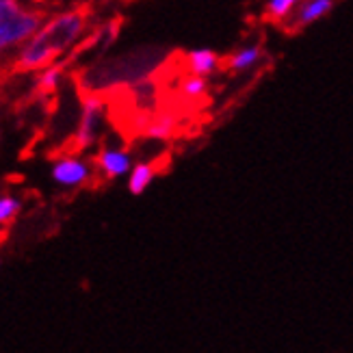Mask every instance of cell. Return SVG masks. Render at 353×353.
<instances>
[{
  "mask_svg": "<svg viewBox=\"0 0 353 353\" xmlns=\"http://www.w3.org/2000/svg\"><path fill=\"white\" fill-rule=\"evenodd\" d=\"M87 30V11L74 7L50 15L37 28L33 37H28L13 59V70L18 72H39L68 54L79 43Z\"/></svg>",
  "mask_w": 353,
  "mask_h": 353,
  "instance_id": "obj_1",
  "label": "cell"
},
{
  "mask_svg": "<svg viewBox=\"0 0 353 353\" xmlns=\"http://www.w3.org/2000/svg\"><path fill=\"white\" fill-rule=\"evenodd\" d=\"M163 54H128L115 61H104V63L91 68L87 74H83V91L91 94H102L109 87L115 85H134L139 81H145V76L157 70Z\"/></svg>",
  "mask_w": 353,
  "mask_h": 353,
  "instance_id": "obj_2",
  "label": "cell"
},
{
  "mask_svg": "<svg viewBox=\"0 0 353 353\" xmlns=\"http://www.w3.org/2000/svg\"><path fill=\"white\" fill-rule=\"evenodd\" d=\"M46 15L41 9L24 7L22 0H0V54H7L37 33Z\"/></svg>",
  "mask_w": 353,
  "mask_h": 353,
  "instance_id": "obj_3",
  "label": "cell"
},
{
  "mask_svg": "<svg viewBox=\"0 0 353 353\" xmlns=\"http://www.w3.org/2000/svg\"><path fill=\"white\" fill-rule=\"evenodd\" d=\"M104 115H106L104 98L100 94H91V91H87L81 102L79 126H76V132H74L76 150H87L98 141V137L102 132V124H104Z\"/></svg>",
  "mask_w": 353,
  "mask_h": 353,
  "instance_id": "obj_4",
  "label": "cell"
},
{
  "mask_svg": "<svg viewBox=\"0 0 353 353\" xmlns=\"http://www.w3.org/2000/svg\"><path fill=\"white\" fill-rule=\"evenodd\" d=\"M52 180L63 189H79L94 176V165L81 157H61L52 163Z\"/></svg>",
  "mask_w": 353,
  "mask_h": 353,
  "instance_id": "obj_5",
  "label": "cell"
},
{
  "mask_svg": "<svg viewBox=\"0 0 353 353\" xmlns=\"http://www.w3.org/2000/svg\"><path fill=\"white\" fill-rule=\"evenodd\" d=\"M96 170L109 180L128 176L132 170V157L128 150L121 148H102L94 159Z\"/></svg>",
  "mask_w": 353,
  "mask_h": 353,
  "instance_id": "obj_6",
  "label": "cell"
},
{
  "mask_svg": "<svg viewBox=\"0 0 353 353\" xmlns=\"http://www.w3.org/2000/svg\"><path fill=\"white\" fill-rule=\"evenodd\" d=\"M332 9H334V0H303L293 11V15H290V22H293V28H305L319 20H323Z\"/></svg>",
  "mask_w": 353,
  "mask_h": 353,
  "instance_id": "obj_7",
  "label": "cell"
},
{
  "mask_svg": "<svg viewBox=\"0 0 353 353\" xmlns=\"http://www.w3.org/2000/svg\"><path fill=\"white\" fill-rule=\"evenodd\" d=\"M184 65H187V72L208 79L219 68V54L210 48H195L184 54Z\"/></svg>",
  "mask_w": 353,
  "mask_h": 353,
  "instance_id": "obj_8",
  "label": "cell"
},
{
  "mask_svg": "<svg viewBox=\"0 0 353 353\" xmlns=\"http://www.w3.org/2000/svg\"><path fill=\"white\" fill-rule=\"evenodd\" d=\"M263 57H265L263 46H260V43H248V46H243V48H239L232 57H230L225 61V65H228V70H232V72H248V70H254L260 61H263Z\"/></svg>",
  "mask_w": 353,
  "mask_h": 353,
  "instance_id": "obj_9",
  "label": "cell"
},
{
  "mask_svg": "<svg viewBox=\"0 0 353 353\" xmlns=\"http://www.w3.org/2000/svg\"><path fill=\"white\" fill-rule=\"evenodd\" d=\"M65 61H57V63L48 65V68H43L39 70L37 74V81H35V87L39 94L43 96H48V94H54V91L59 89L61 81H63V72H65Z\"/></svg>",
  "mask_w": 353,
  "mask_h": 353,
  "instance_id": "obj_10",
  "label": "cell"
},
{
  "mask_svg": "<svg viewBox=\"0 0 353 353\" xmlns=\"http://www.w3.org/2000/svg\"><path fill=\"white\" fill-rule=\"evenodd\" d=\"M157 167L152 163H137L128 174V191L132 195H141L157 178Z\"/></svg>",
  "mask_w": 353,
  "mask_h": 353,
  "instance_id": "obj_11",
  "label": "cell"
},
{
  "mask_svg": "<svg viewBox=\"0 0 353 353\" xmlns=\"http://www.w3.org/2000/svg\"><path fill=\"white\" fill-rule=\"evenodd\" d=\"M176 126H178V119L170 113H161L157 115L154 119L148 121V126L143 130L145 137L150 139H159V141H167L170 137L176 132Z\"/></svg>",
  "mask_w": 353,
  "mask_h": 353,
  "instance_id": "obj_12",
  "label": "cell"
},
{
  "mask_svg": "<svg viewBox=\"0 0 353 353\" xmlns=\"http://www.w3.org/2000/svg\"><path fill=\"white\" fill-rule=\"evenodd\" d=\"M178 91L187 98V100H197V98H204L206 91H208V83L204 76H197V74H187L178 85Z\"/></svg>",
  "mask_w": 353,
  "mask_h": 353,
  "instance_id": "obj_13",
  "label": "cell"
},
{
  "mask_svg": "<svg viewBox=\"0 0 353 353\" xmlns=\"http://www.w3.org/2000/svg\"><path fill=\"white\" fill-rule=\"evenodd\" d=\"M301 3L303 0H267V18L271 22L288 20Z\"/></svg>",
  "mask_w": 353,
  "mask_h": 353,
  "instance_id": "obj_14",
  "label": "cell"
},
{
  "mask_svg": "<svg viewBox=\"0 0 353 353\" xmlns=\"http://www.w3.org/2000/svg\"><path fill=\"white\" fill-rule=\"evenodd\" d=\"M20 212V202L11 195H3L0 197V225H5L9 221H13Z\"/></svg>",
  "mask_w": 353,
  "mask_h": 353,
  "instance_id": "obj_15",
  "label": "cell"
},
{
  "mask_svg": "<svg viewBox=\"0 0 353 353\" xmlns=\"http://www.w3.org/2000/svg\"><path fill=\"white\" fill-rule=\"evenodd\" d=\"M54 3H59V0H54Z\"/></svg>",
  "mask_w": 353,
  "mask_h": 353,
  "instance_id": "obj_16",
  "label": "cell"
}]
</instances>
